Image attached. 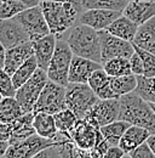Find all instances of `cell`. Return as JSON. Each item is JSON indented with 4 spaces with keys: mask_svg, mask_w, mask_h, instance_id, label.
<instances>
[{
    "mask_svg": "<svg viewBox=\"0 0 155 158\" xmlns=\"http://www.w3.org/2000/svg\"><path fill=\"white\" fill-rule=\"evenodd\" d=\"M119 100V119L126 120L132 125L145 128L150 131V134H155V111L150 102L144 100L136 91L122 95Z\"/></svg>",
    "mask_w": 155,
    "mask_h": 158,
    "instance_id": "6da1fadb",
    "label": "cell"
},
{
    "mask_svg": "<svg viewBox=\"0 0 155 158\" xmlns=\"http://www.w3.org/2000/svg\"><path fill=\"white\" fill-rule=\"evenodd\" d=\"M41 10L49 24L50 32L61 38L75 23L80 15V10L69 1L41 0Z\"/></svg>",
    "mask_w": 155,
    "mask_h": 158,
    "instance_id": "7a4b0ae2",
    "label": "cell"
},
{
    "mask_svg": "<svg viewBox=\"0 0 155 158\" xmlns=\"http://www.w3.org/2000/svg\"><path fill=\"white\" fill-rule=\"evenodd\" d=\"M67 43L74 55L102 63L99 33L95 28L77 22L67 33Z\"/></svg>",
    "mask_w": 155,
    "mask_h": 158,
    "instance_id": "3957f363",
    "label": "cell"
},
{
    "mask_svg": "<svg viewBox=\"0 0 155 158\" xmlns=\"http://www.w3.org/2000/svg\"><path fill=\"white\" fill-rule=\"evenodd\" d=\"M98 100L99 98L87 83H69L67 85L66 105L67 108L74 112L78 119L85 118Z\"/></svg>",
    "mask_w": 155,
    "mask_h": 158,
    "instance_id": "277c9868",
    "label": "cell"
},
{
    "mask_svg": "<svg viewBox=\"0 0 155 158\" xmlns=\"http://www.w3.org/2000/svg\"><path fill=\"white\" fill-rule=\"evenodd\" d=\"M73 56H74V52L72 51L67 40L58 38L54 56L50 61V64L46 71L49 79L61 85L67 86L69 84L68 74H69V68H70Z\"/></svg>",
    "mask_w": 155,
    "mask_h": 158,
    "instance_id": "5b68a950",
    "label": "cell"
},
{
    "mask_svg": "<svg viewBox=\"0 0 155 158\" xmlns=\"http://www.w3.org/2000/svg\"><path fill=\"white\" fill-rule=\"evenodd\" d=\"M47 80H49V76H47L46 69H42L39 67L35 71V73L16 90L15 98L22 106L24 113L34 111L35 103L38 101L42 89L45 88Z\"/></svg>",
    "mask_w": 155,
    "mask_h": 158,
    "instance_id": "8992f818",
    "label": "cell"
},
{
    "mask_svg": "<svg viewBox=\"0 0 155 158\" xmlns=\"http://www.w3.org/2000/svg\"><path fill=\"white\" fill-rule=\"evenodd\" d=\"M66 91L67 86L49 79L35 103L33 112H47L51 114H56L57 112L67 108Z\"/></svg>",
    "mask_w": 155,
    "mask_h": 158,
    "instance_id": "52a82bcc",
    "label": "cell"
},
{
    "mask_svg": "<svg viewBox=\"0 0 155 158\" xmlns=\"http://www.w3.org/2000/svg\"><path fill=\"white\" fill-rule=\"evenodd\" d=\"M101 39L102 51V64L114 57H127L130 59L135 54V45L132 41L121 39L114 34L109 33L107 29L98 31Z\"/></svg>",
    "mask_w": 155,
    "mask_h": 158,
    "instance_id": "ba28073f",
    "label": "cell"
},
{
    "mask_svg": "<svg viewBox=\"0 0 155 158\" xmlns=\"http://www.w3.org/2000/svg\"><path fill=\"white\" fill-rule=\"evenodd\" d=\"M56 139H46L34 134L29 138L21 140L18 142L10 143L9 148L5 153L7 158H29L38 156L41 151L54 145Z\"/></svg>",
    "mask_w": 155,
    "mask_h": 158,
    "instance_id": "9c48e42d",
    "label": "cell"
},
{
    "mask_svg": "<svg viewBox=\"0 0 155 158\" xmlns=\"http://www.w3.org/2000/svg\"><path fill=\"white\" fill-rule=\"evenodd\" d=\"M68 134L78 147L85 151H91L97 143H99L104 139L101 128L93 127L85 118L78 119L75 125Z\"/></svg>",
    "mask_w": 155,
    "mask_h": 158,
    "instance_id": "30bf717a",
    "label": "cell"
},
{
    "mask_svg": "<svg viewBox=\"0 0 155 158\" xmlns=\"http://www.w3.org/2000/svg\"><path fill=\"white\" fill-rule=\"evenodd\" d=\"M15 19H17L24 26V28L29 33L30 40H34L51 33L40 5L23 10L22 12L15 16Z\"/></svg>",
    "mask_w": 155,
    "mask_h": 158,
    "instance_id": "8fae6325",
    "label": "cell"
},
{
    "mask_svg": "<svg viewBox=\"0 0 155 158\" xmlns=\"http://www.w3.org/2000/svg\"><path fill=\"white\" fill-rule=\"evenodd\" d=\"M120 113V100L119 99H99L98 102L90 111V113L85 117L93 127L101 128L105 124H109L119 119Z\"/></svg>",
    "mask_w": 155,
    "mask_h": 158,
    "instance_id": "7c38bea8",
    "label": "cell"
},
{
    "mask_svg": "<svg viewBox=\"0 0 155 158\" xmlns=\"http://www.w3.org/2000/svg\"><path fill=\"white\" fill-rule=\"evenodd\" d=\"M28 40H30L29 33L17 19L12 17L0 20V41L6 50Z\"/></svg>",
    "mask_w": 155,
    "mask_h": 158,
    "instance_id": "4fadbf2b",
    "label": "cell"
},
{
    "mask_svg": "<svg viewBox=\"0 0 155 158\" xmlns=\"http://www.w3.org/2000/svg\"><path fill=\"white\" fill-rule=\"evenodd\" d=\"M121 11L115 10H107V9H86L82 12H80L78 22L87 24L96 31L107 29L109 24H112L114 21L121 16Z\"/></svg>",
    "mask_w": 155,
    "mask_h": 158,
    "instance_id": "5bb4252c",
    "label": "cell"
},
{
    "mask_svg": "<svg viewBox=\"0 0 155 158\" xmlns=\"http://www.w3.org/2000/svg\"><path fill=\"white\" fill-rule=\"evenodd\" d=\"M102 67L103 66L99 62L74 55L72 59L70 68H69L68 80L69 83H87L91 74L96 69L102 68Z\"/></svg>",
    "mask_w": 155,
    "mask_h": 158,
    "instance_id": "9a60e30c",
    "label": "cell"
},
{
    "mask_svg": "<svg viewBox=\"0 0 155 158\" xmlns=\"http://www.w3.org/2000/svg\"><path fill=\"white\" fill-rule=\"evenodd\" d=\"M58 37L54 33H49L46 35H42L40 38L32 40L33 49H34V56L37 57L38 64L40 68L46 69L50 64V61L54 56L56 44Z\"/></svg>",
    "mask_w": 155,
    "mask_h": 158,
    "instance_id": "2e32d148",
    "label": "cell"
},
{
    "mask_svg": "<svg viewBox=\"0 0 155 158\" xmlns=\"http://www.w3.org/2000/svg\"><path fill=\"white\" fill-rule=\"evenodd\" d=\"M122 14L141 26L155 17V0H130Z\"/></svg>",
    "mask_w": 155,
    "mask_h": 158,
    "instance_id": "e0dca14e",
    "label": "cell"
},
{
    "mask_svg": "<svg viewBox=\"0 0 155 158\" xmlns=\"http://www.w3.org/2000/svg\"><path fill=\"white\" fill-rule=\"evenodd\" d=\"M33 55H34V49H33L32 40H28L26 43H22V44L17 45V46L7 49L6 50V56H5L4 69L9 74L12 76L19 66L23 64Z\"/></svg>",
    "mask_w": 155,
    "mask_h": 158,
    "instance_id": "ac0fdd59",
    "label": "cell"
},
{
    "mask_svg": "<svg viewBox=\"0 0 155 158\" xmlns=\"http://www.w3.org/2000/svg\"><path fill=\"white\" fill-rule=\"evenodd\" d=\"M33 120H34V112H26L21 117L15 119L12 123H10L11 138L9 140V143L18 142L21 140H24L37 134Z\"/></svg>",
    "mask_w": 155,
    "mask_h": 158,
    "instance_id": "d6986e66",
    "label": "cell"
},
{
    "mask_svg": "<svg viewBox=\"0 0 155 158\" xmlns=\"http://www.w3.org/2000/svg\"><path fill=\"white\" fill-rule=\"evenodd\" d=\"M149 135H150V131L148 129L131 124L127 128V130L125 131V134L122 135V138L119 142V146L124 150V152L127 156L131 151H133L141 143L145 142L147 139L149 138Z\"/></svg>",
    "mask_w": 155,
    "mask_h": 158,
    "instance_id": "ffe728a7",
    "label": "cell"
},
{
    "mask_svg": "<svg viewBox=\"0 0 155 158\" xmlns=\"http://www.w3.org/2000/svg\"><path fill=\"white\" fill-rule=\"evenodd\" d=\"M133 45L155 54V17L138 27Z\"/></svg>",
    "mask_w": 155,
    "mask_h": 158,
    "instance_id": "44dd1931",
    "label": "cell"
},
{
    "mask_svg": "<svg viewBox=\"0 0 155 158\" xmlns=\"http://www.w3.org/2000/svg\"><path fill=\"white\" fill-rule=\"evenodd\" d=\"M138 24L130 20L129 17H126L124 14L121 16H119L112 24L108 26L107 31L112 34H114L116 37L121 38V39L129 40V41H133L136 37V33L138 31Z\"/></svg>",
    "mask_w": 155,
    "mask_h": 158,
    "instance_id": "7402d4cb",
    "label": "cell"
},
{
    "mask_svg": "<svg viewBox=\"0 0 155 158\" xmlns=\"http://www.w3.org/2000/svg\"><path fill=\"white\" fill-rule=\"evenodd\" d=\"M34 129L37 134L46 139H54L58 134V128L56 125L55 116L47 112H37L34 113Z\"/></svg>",
    "mask_w": 155,
    "mask_h": 158,
    "instance_id": "603a6c76",
    "label": "cell"
},
{
    "mask_svg": "<svg viewBox=\"0 0 155 158\" xmlns=\"http://www.w3.org/2000/svg\"><path fill=\"white\" fill-rule=\"evenodd\" d=\"M23 113L24 111L15 96H6L0 101V122L10 124Z\"/></svg>",
    "mask_w": 155,
    "mask_h": 158,
    "instance_id": "cb8c5ba5",
    "label": "cell"
},
{
    "mask_svg": "<svg viewBox=\"0 0 155 158\" xmlns=\"http://www.w3.org/2000/svg\"><path fill=\"white\" fill-rule=\"evenodd\" d=\"M131 124L126 120L116 119V120L109 123V124H105V125L101 127V131H102L104 139L112 146H117L121 138H122V135L125 134V131L127 130V128Z\"/></svg>",
    "mask_w": 155,
    "mask_h": 158,
    "instance_id": "d4e9b609",
    "label": "cell"
},
{
    "mask_svg": "<svg viewBox=\"0 0 155 158\" xmlns=\"http://www.w3.org/2000/svg\"><path fill=\"white\" fill-rule=\"evenodd\" d=\"M38 68H39L38 61H37V57L34 55L30 56L23 64H21L18 68L16 69V72L11 76L16 90L18 89L19 86H22L28 79L30 78L35 73V71Z\"/></svg>",
    "mask_w": 155,
    "mask_h": 158,
    "instance_id": "484cf974",
    "label": "cell"
},
{
    "mask_svg": "<svg viewBox=\"0 0 155 158\" xmlns=\"http://www.w3.org/2000/svg\"><path fill=\"white\" fill-rule=\"evenodd\" d=\"M137 84H138V79H137V76L133 73L126 74V76H120V77H110L112 89L117 95V98L135 91Z\"/></svg>",
    "mask_w": 155,
    "mask_h": 158,
    "instance_id": "4316f807",
    "label": "cell"
},
{
    "mask_svg": "<svg viewBox=\"0 0 155 158\" xmlns=\"http://www.w3.org/2000/svg\"><path fill=\"white\" fill-rule=\"evenodd\" d=\"M102 66L110 77H120L132 73L131 62L127 57H114L105 61Z\"/></svg>",
    "mask_w": 155,
    "mask_h": 158,
    "instance_id": "83f0119b",
    "label": "cell"
},
{
    "mask_svg": "<svg viewBox=\"0 0 155 158\" xmlns=\"http://www.w3.org/2000/svg\"><path fill=\"white\" fill-rule=\"evenodd\" d=\"M130 0H82V7L86 9H107L124 11Z\"/></svg>",
    "mask_w": 155,
    "mask_h": 158,
    "instance_id": "f1b7e54d",
    "label": "cell"
},
{
    "mask_svg": "<svg viewBox=\"0 0 155 158\" xmlns=\"http://www.w3.org/2000/svg\"><path fill=\"white\" fill-rule=\"evenodd\" d=\"M137 79L138 84L135 91L148 102L155 103V77L137 76Z\"/></svg>",
    "mask_w": 155,
    "mask_h": 158,
    "instance_id": "f546056e",
    "label": "cell"
},
{
    "mask_svg": "<svg viewBox=\"0 0 155 158\" xmlns=\"http://www.w3.org/2000/svg\"><path fill=\"white\" fill-rule=\"evenodd\" d=\"M54 116H55L58 131H62V133H69L78 120V117L74 114V112L70 111L69 108H64Z\"/></svg>",
    "mask_w": 155,
    "mask_h": 158,
    "instance_id": "4dcf8cb0",
    "label": "cell"
},
{
    "mask_svg": "<svg viewBox=\"0 0 155 158\" xmlns=\"http://www.w3.org/2000/svg\"><path fill=\"white\" fill-rule=\"evenodd\" d=\"M27 7L18 0H0V20L12 19Z\"/></svg>",
    "mask_w": 155,
    "mask_h": 158,
    "instance_id": "1f68e13d",
    "label": "cell"
},
{
    "mask_svg": "<svg viewBox=\"0 0 155 158\" xmlns=\"http://www.w3.org/2000/svg\"><path fill=\"white\" fill-rule=\"evenodd\" d=\"M136 52L139 54V56L142 57L143 61V66H144V74L145 77H155V54L149 52L144 49H141L135 45Z\"/></svg>",
    "mask_w": 155,
    "mask_h": 158,
    "instance_id": "d6a6232c",
    "label": "cell"
},
{
    "mask_svg": "<svg viewBox=\"0 0 155 158\" xmlns=\"http://www.w3.org/2000/svg\"><path fill=\"white\" fill-rule=\"evenodd\" d=\"M109 83H110V76L104 71L103 67L96 69V71L91 74V77H90L89 81H87V84L93 89L95 93L98 91L101 88H103L104 85L109 84Z\"/></svg>",
    "mask_w": 155,
    "mask_h": 158,
    "instance_id": "836d02e7",
    "label": "cell"
},
{
    "mask_svg": "<svg viewBox=\"0 0 155 158\" xmlns=\"http://www.w3.org/2000/svg\"><path fill=\"white\" fill-rule=\"evenodd\" d=\"M0 94L4 98L16 95V88L14 85L12 77L4 68H0Z\"/></svg>",
    "mask_w": 155,
    "mask_h": 158,
    "instance_id": "e575fe53",
    "label": "cell"
},
{
    "mask_svg": "<svg viewBox=\"0 0 155 158\" xmlns=\"http://www.w3.org/2000/svg\"><path fill=\"white\" fill-rule=\"evenodd\" d=\"M127 156L131 158H155L154 153L150 150V147H149L147 141L141 143L138 147H136L135 150L131 151Z\"/></svg>",
    "mask_w": 155,
    "mask_h": 158,
    "instance_id": "d590c367",
    "label": "cell"
},
{
    "mask_svg": "<svg viewBox=\"0 0 155 158\" xmlns=\"http://www.w3.org/2000/svg\"><path fill=\"white\" fill-rule=\"evenodd\" d=\"M110 146H112V145H110L105 139H103L99 143H97L96 146L90 151V157H92V158L104 157L105 153H107V151L109 150Z\"/></svg>",
    "mask_w": 155,
    "mask_h": 158,
    "instance_id": "8d00e7d4",
    "label": "cell"
},
{
    "mask_svg": "<svg viewBox=\"0 0 155 158\" xmlns=\"http://www.w3.org/2000/svg\"><path fill=\"white\" fill-rule=\"evenodd\" d=\"M130 62H131V69H132V73L136 76H143L144 74V66H143V61L142 57L139 56L138 52H136L130 57Z\"/></svg>",
    "mask_w": 155,
    "mask_h": 158,
    "instance_id": "74e56055",
    "label": "cell"
},
{
    "mask_svg": "<svg viewBox=\"0 0 155 158\" xmlns=\"http://www.w3.org/2000/svg\"><path fill=\"white\" fill-rule=\"evenodd\" d=\"M126 156V153L124 152V150L117 145V146H110L109 150L107 151L104 158H121Z\"/></svg>",
    "mask_w": 155,
    "mask_h": 158,
    "instance_id": "f35d334b",
    "label": "cell"
},
{
    "mask_svg": "<svg viewBox=\"0 0 155 158\" xmlns=\"http://www.w3.org/2000/svg\"><path fill=\"white\" fill-rule=\"evenodd\" d=\"M11 138V128L10 124L0 122V141H9Z\"/></svg>",
    "mask_w": 155,
    "mask_h": 158,
    "instance_id": "ab89813d",
    "label": "cell"
},
{
    "mask_svg": "<svg viewBox=\"0 0 155 158\" xmlns=\"http://www.w3.org/2000/svg\"><path fill=\"white\" fill-rule=\"evenodd\" d=\"M5 56H6V48L0 41V68H4L5 64Z\"/></svg>",
    "mask_w": 155,
    "mask_h": 158,
    "instance_id": "60d3db41",
    "label": "cell"
},
{
    "mask_svg": "<svg viewBox=\"0 0 155 158\" xmlns=\"http://www.w3.org/2000/svg\"><path fill=\"white\" fill-rule=\"evenodd\" d=\"M18 1H21L27 9H28V7L37 6V5H40V2H41V0H18Z\"/></svg>",
    "mask_w": 155,
    "mask_h": 158,
    "instance_id": "b9f144b4",
    "label": "cell"
},
{
    "mask_svg": "<svg viewBox=\"0 0 155 158\" xmlns=\"http://www.w3.org/2000/svg\"><path fill=\"white\" fill-rule=\"evenodd\" d=\"M9 141H0V157H5V153L9 148Z\"/></svg>",
    "mask_w": 155,
    "mask_h": 158,
    "instance_id": "7bdbcfd3",
    "label": "cell"
},
{
    "mask_svg": "<svg viewBox=\"0 0 155 158\" xmlns=\"http://www.w3.org/2000/svg\"><path fill=\"white\" fill-rule=\"evenodd\" d=\"M147 142H148L150 150L153 151V153H154V156H155V134H150L149 138L147 139Z\"/></svg>",
    "mask_w": 155,
    "mask_h": 158,
    "instance_id": "ee69618b",
    "label": "cell"
},
{
    "mask_svg": "<svg viewBox=\"0 0 155 158\" xmlns=\"http://www.w3.org/2000/svg\"><path fill=\"white\" fill-rule=\"evenodd\" d=\"M55 1H69V2L74 4L81 12L84 11V7H82V0H55Z\"/></svg>",
    "mask_w": 155,
    "mask_h": 158,
    "instance_id": "f6af8a7d",
    "label": "cell"
},
{
    "mask_svg": "<svg viewBox=\"0 0 155 158\" xmlns=\"http://www.w3.org/2000/svg\"><path fill=\"white\" fill-rule=\"evenodd\" d=\"M2 98H4V96H2V95H1V94H0V101H1V100H2Z\"/></svg>",
    "mask_w": 155,
    "mask_h": 158,
    "instance_id": "bcb514c9",
    "label": "cell"
}]
</instances>
